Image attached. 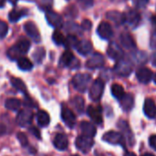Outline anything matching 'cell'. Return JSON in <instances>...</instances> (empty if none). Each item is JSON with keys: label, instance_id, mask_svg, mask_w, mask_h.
I'll use <instances>...</instances> for the list:
<instances>
[{"label": "cell", "instance_id": "816d5d0a", "mask_svg": "<svg viewBox=\"0 0 156 156\" xmlns=\"http://www.w3.org/2000/svg\"><path fill=\"white\" fill-rule=\"evenodd\" d=\"M154 82H155V84H156V73H155V75H154Z\"/></svg>", "mask_w": 156, "mask_h": 156}, {"label": "cell", "instance_id": "f907efd6", "mask_svg": "<svg viewBox=\"0 0 156 156\" xmlns=\"http://www.w3.org/2000/svg\"><path fill=\"white\" fill-rule=\"evenodd\" d=\"M96 156H106L102 153H99V152H96Z\"/></svg>", "mask_w": 156, "mask_h": 156}, {"label": "cell", "instance_id": "e575fe53", "mask_svg": "<svg viewBox=\"0 0 156 156\" xmlns=\"http://www.w3.org/2000/svg\"><path fill=\"white\" fill-rule=\"evenodd\" d=\"M32 56H33V59L35 60L36 62L41 63V62H42L44 56H45V50H44L43 48H38V49L34 51V53H33Z\"/></svg>", "mask_w": 156, "mask_h": 156}, {"label": "cell", "instance_id": "b9f144b4", "mask_svg": "<svg viewBox=\"0 0 156 156\" xmlns=\"http://www.w3.org/2000/svg\"><path fill=\"white\" fill-rule=\"evenodd\" d=\"M149 144L154 151H156V135H151L149 138Z\"/></svg>", "mask_w": 156, "mask_h": 156}, {"label": "cell", "instance_id": "4dcf8cb0", "mask_svg": "<svg viewBox=\"0 0 156 156\" xmlns=\"http://www.w3.org/2000/svg\"><path fill=\"white\" fill-rule=\"evenodd\" d=\"M18 66L22 71H30L32 69L33 64L30 59H28L26 57H21L18 60Z\"/></svg>", "mask_w": 156, "mask_h": 156}, {"label": "cell", "instance_id": "8d00e7d4", "mask_svg": "<svg viewBox=\"0 0 156 156\" xmlns=\"http://www.w3.org/2000/svg\"><path fill=\"white\" fill-rule=\"evenodd\" d=\"M66 30L70 31L71 32V35H73V33H79L80 30H79V27H78L75 23H68L66 25V28H65Z\"/></svg>", "mask_w": 156, "mask_h": 156}, {"label": "cell", "instance_id": "ffe728a7", "mask_svg": "<svg viewBox=\"0 0 156 156\" xmlns=\"http://www.w3.org/2000/svg\"><path fill=\"white\" fill-rule=\"evenodd\" d=\"M118 127L121 129L122 133H124L122 135L124 136L126 140H128L129 142V145H133L134 144V137L131 133V130L129 127V124L124 120H120L118 123Z\"/></svg>", "mask_w": 156, "mask_h": 156}, {"label": "cell", "instance_id": "6da1fadb", "mask_svg": "<svg viewBox=\"0 0 156 156\" xmlns=\"http://www.w3.org/2000/svg\"><path fill=\"white\" fill-rule=\"evenodd\" d=\"M30 48V42L27 39H20L14 46L8 51V56L11 60H19L22 55L27 53Z\"/></svg>", "mask_w": 156, "mask_h": 156}, {"label": "cell", "instance_id": "7c38bea8", "mask_svg": "<svg viewBox=\"0 0 156 156\" xmlns=\"http://www.w3.org/2000/svg\"><path fill=\"white\" fill-rule=\"evenodd\" d=\"M24 30L26 31V33L35 41V42H40L41 41V35L39 32V30L37 29L36 25L31 22H26L24 24Z\"/></svg>", "mask_w": 156, "mask_h": 156}, {"label": "cell", "instance_id": "52a82bcc", "mask_svg": "<svg viewBox=\"0 0 156 156\" xmlns=\"http://www.w3.org/2000/svg\"><path fill=\"white\" fill-rule=\"evenodd\" d=\"M114 71L120 76H129L132 72V64L129 61L120 60L116 63Z\"/></svg>", "mask_w": 156, "mask_h": 156}, {"label": "cell", "instance_id": "cb8c5ba5", "mask_svg": "<svg viewBox=\"0 0 156 156\" xmlns=\"http://www.w3.org/2000/svg\"><path fill=\"white\" fill-rule=\"evenodd\" d=\"M119 40H120L121 45L128 50H131L136 47V43L133 38L129 33H122L119 37Z\"/></svg>", "mask_w": 156, "mask_h": 156}, {"label": "cell", "instance_id": "ee69618b", "mask_svg": "<svg viewBox=\"0 0 156 156\" xmlns=\"http://www.w3.org/2000/svg\"><path fill=\"white\" fill-rule=\"evenodd\" d=\"M30 131L37 139H41V132H40V130H39L36 127H31V128L30 129Z\"/></svg>", "mask_w": 156, "mask_h": 156}, {"label": "cell", "instance_id": "7a4b0ae2", "mask_svg": "<svg viewBox=\"0 0 156 156\" xmlns=\"http://www.w3.org/2000/svg\"><path fill=\"white\" fill-rule=\"evenodd\" d=\"M91 79L92 77L89 73H77L73 76L72 82L73 87L77 91L83 93L87 89Z\"/></svg>", "mask_w": 156, "mask_h": 156}, {"label": "cell", "instance_id": "603a6c76", "mask_svg": "<svg viewBox=\"0 0 156 156\" xmlns=\"http://www.w3.org/2000/svg\"><path fill=\"white\" fill-rule=\"evenodd\" d=\"M75 49L80 54L86 56V55H87V54H89L91 52L93 47H92V44H91L90 41L84 40V41H79V42H78Z\"/></svg>", "mask_w": 156, "mask_h": 156}, {"label": "cell", "instance_id": "5b68a950", "mask_svg": "<svg viewBox=\"0 0 156 156\" xmlns=\"http://www.w3.org/2000/svg\"><path fill=\"white\" fill-rule=\"evenodd\" d=\"M93 145H94V140L90 137L81 135V136H78L76 138L75 146L78 150L82 152H84V153L89 152V151L91 150Z\"/></svg>", "mask_w": 156, "mask_h": 156}, {"label": "cell", "instance_id": "74e56055", "mask_svg": "<svg viewBox=\"0 0 156 156\" xmlns=\"http://www.w3.org/2000/svg\"><path fill=\"white\" fill-rule=\"evenodd\" d=\"M17 138H18V140H20V144H21L23 147L28 146L29 141H28V138H27V136H26L25 133H23V132H19V133L17 134Z\"/></svg>", "mask_w": 156, "mask_h": 156}, {"label": "cell", "instance_id": "f5cc1de1", "mask_svg": "<svg viewBox=\"0 0 156 156\" xmlns=\"http://www.w3.org/2000/svg\"><path fill=\"white\" fill-rule=\"evenodd\" d=\"M72 156H79V155H77V154H73V155H72Z\"/></svg>", "mask_w": 156, "mask_h": 156}, {"label": "cell", "instance_id": "30bf717a", "mask_svg": "<svg viewBox=\"0 0 156 156\" xmlns=\"http://www.w3.org/2000/svg\"><path fill=\"white\" fill-rule=\"evenodd\" d=\"M87 115L97 124H101L103 122L102 108L100 106H89L87 108Z\"/></svg>", "mask_w": 156, "mask_h": 156}, {"label": "cell", "instance_id": "2e32d148", "mask_svg": "<svg viewBox=\"0 0 156 156\" xmlns=\"http://www.w3.org/2000/svg\"><path fill=\"white\" fill-rule=\"evenodd\" d=\"M143 111L146 117L149 119H154L156 117V104L151 98H147L144 101Z\"/></svg>", "mask_w": 156, "mask_h": 156}, {"label": "cell", "instance_id": "f35d334b", "mask_svg": "<svg viewBox=\"0 0 156 156\" xmlns=\"http://www.w3.org/2000/svg\"><path fill=\"white\" fill-rule=\"evenodd\" d=\"M77 2L83 9H89L94 4L93 0H77Z\"/></svg>", "mask_w": 156, "mask_h": 156}, {"label": "cell", "instance_id": "ba28073f", "mask_svg": "<svg viewBox=\"0 0 156 156\" xmlns=\"http://www.w3.org/2000/svg\"><path fill=\"white\" fill-rule=\"evenodd\" d=\"M105 64V58L99 52H95L86 62V66L88 69H98L101 68Z\"/></svg>", "mask_w": 156, "mask_h": 156}, {"label": "cell", "instance_id": "8fae6325", "mask_svg": "<svg viewBox=\"0 0 156 156\" xmlns=\"http://www.w3.org/2000/svg\"><path fill=\"white\" fill-rule=\"evenodd\" d=\"M98 34L104 40H109L113 36V30L108 22L103 21L98 27Z\"/></svg>", "mask_w": 156, "mask_h": 156}, {"label": "cell", "instance_id": "ab89813d", "mask_svg": "<svg viewBox=\"0 0 156 156\" xmlns=\"http://www.w3.org/2000/svg\"><path fill=\"white\" fill-rule=\"evenodd\" d=\"M149 0H134V4L138 9H143L148 4Z\"/></svg>", "mask_w": 156, "mask_h": 156}, {"label": "cell", "instance_id": "44dd1931", "mask_svg": "<svg viewBox=\"0 0 156 156\" xmlns=\"http://www.w3.org/2000/svg\"><path fill=\"white\" fill-rule=\"evenodd\" d=\"M80 129L83 135L90 138H93L97 133V128L91 122L88 121H82L80 123Z\"/></svg>", "mask_w": 156, "mask_h": 156}, {"label": "cell", "instance_id": "83f0119b", "mask_svg": "<svg viewBox=\"0 0 156 156\" xmlns=\"http://www.w3.org/2000/svg\"><path fill=\"white\" fill-rule=\"evenodd\" d=\"M5 107L11 111H19L21 107V101L18 98H8L5 102Z\"/></svg>", "mask_w": 156, "mask_h": 156}, {"label": "cell", "instance_id": "d590c367", "mask_svg": "<svg viewBox=\"0 0 156 156\" xmlns=\"http://www.w3.org/2000/svg\"><path fill=\"white\" fill-rule=\"evenodd\" d=\"M8 31H9L8 24L3 20H0V39L5 38L8 34Z\"/></svg>", "mask_w": 156, "mask_h": 156}, {"label": "cell", "instance_id": "9a60e30c", "mask_svg": "<svg viewBox=\"0 0 156 156\" xmlns=\"http://www.w3.org/2000/svg\"><path fill=\"white\" fill-rule=\"evenodd\" d=\"M45 17H46L48 23L51 26H52L54 28H61L62 26V19L59 14H57L51 10H48V11H46Z\"/></svg>", "mask_w": 156, "mask_h": 156}, {"label": "cell", "instance_id": "1f68e13d", "mask_svg": "<svg viewBox=\"0 0 156 156\" xmlns=\"http://www.w3.org/2000/svg\"><path fill=\"white\" fill-rule=\"evenodd\" d=\"M72 104L78 113L83 112L84 106H85V100L82 97H79V96L74 97V98H73V100H72Z\"/></svg>", "mask_w": 156, "mask_h": 156}, {"label": "cell", "instance_id": "60d3db41", "mask_svg": "<svg viewBox=\"0 0 156 156\" xmlns=\"http://www.w3.org/2000/svg\"><path fill=\"white\" fill-rule=\"evenodd\" d=\"M24 105L26 107H29V108H37V105L34 104V101L30 98L29 97H25V99H24Z\"/></svg>", "mask_w": 156, "mask_h": 156}, {"label": "cell", "instance_id": "d6986e66", "mask_svg": "<svg viewBox=\"0 0 156 156\" xmlns=\"http://www.w3.org/2000/svg\"><path fill=\"white\" fill-rule=\"evenodd\" d=\"M69 144L67 137L62 133H58L53 139V145L59 151H64L67 149Z\"/></svg>", "mask_w": 156, "mask_h": 156}, {"label": "cell", "instance_id": "4fadbf2b", "mask_svg": "<svg viewBox=\"0 0 156 156\" xmlns=\"http://www.w3.org/2000/svg\"><path fill=\"white\" fill-rule=\"evenodd\" d=\"M152 72L146 68V67H141L139 68L136 71V77L139 80V82L142 83V84H148L152 78Z\"/></svg>", "mask_w": 156, "mask_h": 156}, {"label": "cell", "instance_id": "7402d4cb", "mask_svg": "<svg viewBox=\"0 0 156 156\" xmlns=\"http://www.w3.org/2000/svg\"><path fill=\"white\" fill-rule=\"evenodd\" d=\"M120 106L124 111H130L134 106V97L132 94H126L120 100Z\"/></svg>", "mask_w": 156, "mask_h": 156}, {"label": "cell", "instance_id": "e0dca14e", "mask_svg": "<svg viewBox=\"0 0 156 156\" xmlns=\"http://www.w3.org/2000/svg\"><path fill=\"white\" fill-rule=\"evenodd\" d=\"M124 17H125V23L131 28H136L140 20V15L134 10H129V12L125 13Z\"/></svg>", "mask_w": 156, "mask_h": 156}, {"label": "cell", "instance_id": "f6af8a7d", "mask_svg": "<svg viewBox=\"0 0 156 156\" xmlns=\"http://www.w3.org/2000/svg\"><path fill=\"white\" fill-rule=\"evenodd\" d=\"M151 24H152V28H153L154 33L156 34V15H154L151 18Z\"/></svg>", "mask_w": 156, "mask_h": 156}, {"label": "cell", "instance_id": "d4e9b609", "mask_svg": "<svg viewBox=\"0 0 156 156\" xmlns=\"http://www.w3.org/2000/svg\"><path fill=\"white\" fill-rule=\"evenodd\" d=\"M107 18L112 21H114L116 24L120 25L122 23H125V17L124 14L118 12V11H108L107 13Z\"/></svg>", "mask_w": 156, "mask_h": 156}, {"label": "cell", "instance_id": "c3c4849f", "mask_svg": "<svg viewBox=\"0 0 156 156\" xmlns=\"http://www.w3.org/2000/svg\"><path fill=\"white\" fill-rule=\"evenodd\" d=\"M124 156H136V154L133 152H126Z\"/></svg>", "mask_w": 156, "mask_h": 156}, {"label": "cell", "instance_id": "277c9868", "mask_svg": "<svg viewBox=\"0 0 156 156\" xmlns=\"http://www.w3.org/2000/svg\"><path fill=\"white\" fill-rule=\"evenodd\" d=\"M102 139H103V140H105L106 142L110 143V144H115V145L119 144L123 147H125V145H126V139L124 138L122 133L117 132L114 130L108 131L107 133H105L103 135Z\"/></svg>", "mask_w": 156, "mask_h": 156}, {"label": "cell", "instance_id": "484cf974", "mask_svg": "<svg viewBox=\"0 0 156 156\" xmlns=\"http://www.w3.org/2000/svg\"><path fill=\"white\" fill-rule=\"evenodd\" d=\"M51 119L49 114L44 110H40L37 113V122L41 127H47L50 124Z\"/></svg>", "mask_w": 156, "mask_h": 156}, {"label": "cell", "instance_id": "681fc988", "mask_svg": "<svg viewBox=\"0 0 156 156\" xmlns=\"http://www.w3.org/2000/svg\"><path fill=\"white\" fill-rule=\"evenodd\" d=\"M142 156H155V155H153V154H151V153H145V154H143Z\"/></svg>", "mask_w": 156, "mask_h": 156}, {"label": "cell", "instance_id": "3957f363", "mask_svg": "<svg viewBox=\"0 0 156 156\" xmlns=\"http://www.w3.org/2000/svg\"><path fill=\"white\" fill-rule=\"evenodd\" d=\"M104 88H105V82L102 79H100V78L96 79L93 82V84L89 89V97H90L91 100L94 102L99 101L103 95Z\"/></svg>", "mask_w": 156, "mask_h": 156}, {"label": "cell", "instance_id": "5bb4252c", "mask_svg": "<svg viewBox=\"0 0 156 156\" xmlns=\"http://www.w3.org/2000/svg\"><path fill=\"white\" fill-rule=\"evenodd\" d=\"M107 52H108V55L111 59H114V60H117V61L122 60L123 55H124L122 49L116 42H111L109 44Z\"/></svg>", "mask_w": 156, "mask_h": 156}, {"label": "cell", "instance_id": "f546056e", "mask_svg": "<svg viewBox=\"0 0 156 156\" xmlns=\"http://www.w3.org/2000/svg\"><path fill=\"white\" fill-rule=\"evenodd\" d=\"M11 85L20 92L23 93L24 95L27 94V87L26 85L24 84V82L20 79V78H17V77H12L11 78Z\"/></svg>", "mask_w": 156, "mask_h": 156}, {"label": "cell", "instance_id": "d6a6232c", "mask_svg": "<svg viewBox=\"0 0 156 156\" xmlns=\"http://www.w3.org/2000/svg\"><path fill=\"white\" fill-rule=\"evenodd\" d=\"M78 42H79V41H78V39L76 38V36L74 35H68V37L65 39V42H64V45L66 48H76Z\"/></svg>", "mask_w": 156, "mask_h": 156}, {"label": "cell", "instance_id": "8992f818", "mask_svg": "<svg viewBox=\"0 0 156 156\" xmlns=\"http://www.w3.org/2000/svg\"><path fill=\"white\" fill-rule=\"evenodd\" d=\"M32 119H33L32 111H30L29 109H23V110H20L19 112V114L17 116V119H16V121H17V124L20 127L25 128V127L31 124Z\"/></svg>", "mask_w": 156, "mask_h": 156}, {"label": "cell", "instance_id": "7dc6e473", "mask_svg": "<svg viewBox=\"0 0 156 156\" xmlns=\"http://www.w3.org/2000/svg\"><path fill=\"white\" fill-rule=\"evenodd\" d=\"M6 132V127L3 124H0V135H2Z\"/></svg>", "mask_w": 156, "mask_h": 156}, {"label": "cell", "instance_id": "f1b7e54d", "mask_svg": "<svg viewBox=\"0 0 156 156\" xmlns=\"http://www.w3.org/2000/svg\"><path fill=\"white\" fill-rule=\"evenodd\" d=\"M111 94L118 100H120L126 95L123 87L119 84H113L111 86Z\"/></svg>", "mask_w": 156, "mask_h": 156}, {"label": "cell", "instance_id": "4316f807", "mask_svg": "<svg viewBox=\"0 0 156 156\" xmlns=\"http://www.w3.org/2000/svg\"><path fill=\"white\" fill-rule=\"evenodd\" d=\"M28 14V9H12L9 14V19L11 22H16L22 17L26 16Z\"/></svg>", "mask_w": 156, "mask_h": 156}, {"label": "cell", "instance_id": "9c48e42d", "mask_svg": "<svg viewBox=\"0 0 156 156\" xmlns=\"http://www.w3.org/2000/svg\"><path fill=\"white\" fill-rule=\"evenodd\" d=\"M61 117L62 121L64 122V124L66 126H68L70 129H73L75 126V116L73 114V112L67 107H62V111H61Z\"/></svg>", "mask_w": 156, "mask_h": 156}, {"label": "cell", "instance_id": "ac0fdd59", "mask_svg": "<svg viewBox=\"0 0 156 156\" xmlns=\"http://www.w3.org/2000/svg\"><path fill=\"white\" fill-rule=\"evenodd\" d=\"M75 62H78V61L74 58V55L73 54V52L71 51H65L61 56L60 65L61 66H73L74 65V68H78L74 64Z\"/></svg>", "mask_w": 156, "mask_h": 156}, {"label": "cell", "instance_id": "836d02e7", "mask_svg": "<svg viewBox=\"0 0 156 156\" xmlns=\"http://www.w3.org/2000/svg\"><path fill=\"white\" fill-rule=\"evenodd\" d=\"M52 41H54L55 44L57 45H62L64 44L65 42V38L63 36V34L59 31V30H55L52 34Z\"/></svg>", "mask_w": 156, "mask_h": 156}, {"label": "cell", "instance_id": "7bdbcfd3", "mask_svg": "<svg viewBox=\"0 0 156 156\" xmlns=\"http://www.w3.org/2000/svg\"><path fill=\"white\" fill-rule=\"evenodd\" d=\"M91 27H92V23L88 20H85L82 22V29H84L85 30H89L91 29Z\"/></svg>", "mask_w": 156, "mask_h": 156}, {"label": "cell", "instance_id": "bcb514c9", "mask_svg": "<svg viewBox=\"0 0 156 156\" xmlns=\"http://www.w3.org/2000/svg\"><path fill=\"white\" fill-rule=\"evenodd\" d=\"M151 63H152L153 66L156 67V51L153 52V54H152V56H151Z\"/></svg>", "mask_w": 156, "mask_h": 156}]
</instances>
